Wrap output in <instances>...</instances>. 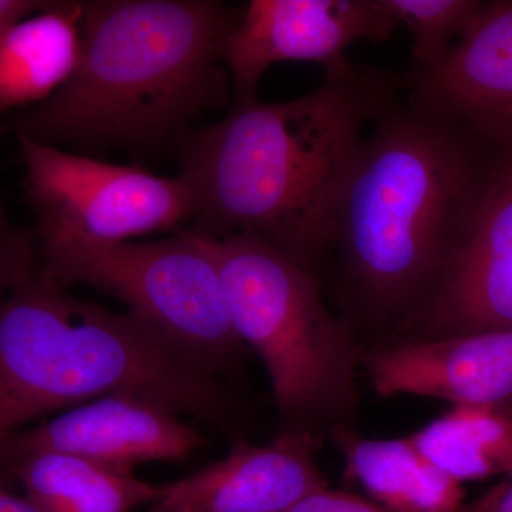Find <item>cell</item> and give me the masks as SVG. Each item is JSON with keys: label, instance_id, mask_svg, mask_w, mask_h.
<instances>
[{"label": "cell", "instance_id": "6da1fadb", "mask_svg": "<svg viewBox=\"0 0 512 512\" xmlns=\"http://www.w3.org/2000/svg\"><path fill=\"white\" fill-rule=\"evenodd\" d=\"M400 94L399 76L352 64L299 99H256L192 128L177 146L194 188L192 229L254 235L318 275L365 130Z\"/></svg>", "mask_w": 512, "mask_h": 512}, {"label": "cell", "instance_id": "7a4b0ae2", "mask_svg": "<svg viewBox=\"0 0 512 512\" xmlns=\"http://www.w3.org/2000/svg\"><path fill=\"white\" fill-rule=\"evenodd\" d=\"M488 146L404 99L370 127L340 194L328 252L353 311L407 328L429 305L504 154L485 156Z\"/></svg>", "mask_w": 512, "mask_h": 512}, {"label": "cell", "instance_id": "3957f363", "mask_svg": "<svg viewBox=\"0 0 512 512\" xmlns=\"http://www.w3.org/2000/svg\"><path fill=\"white\" fill-rule=\"evenodd\" d=\"M76 72L13 123L37 143L148 151L228 100L225 45L241 10L214 0L82 2Z\"/></svg>", "mask_w": 512, "mask_h": 512}, {"label": "cell", "instance_id": "277c9868", "mask_svg": "<svg viewBox=\"0 0 512 512\" xmlns=\"http://www.w3.org/2000/svg\"><path fill=\"white\" fill-rule=\"evenodd\" d=\"M107 396H133L241 433L220 375L131 312L114 313L39 271L0 303V443L29 421Z\"/></svg>", "mask_w": 512, "mask_h": 512}, {"label": "cell", "instance_id": "5b68a950", "mask_svg": "<svg viewBox=\"0 0 512 512\" xmlns=\"http://www.w3.org/2000/svg\"><path fill=\"white\" fill-rule=\"evenodd\" d=\"M207 239L232 328L265 363L289 429L343 424L357 403L359 355L348 326L323 301L319 276L254 235Z\"/></svg>", "mask_w": 512, "mask_h": 512}, {"label": "cell", "instance_id": "8992f818", "mask_svg": "<svg viewBox=\"0 0 512 512\" xmlns=\"http://www.w3.org/2000/svg\"><path fill=\"white\" fill-rule=\"evenodd\" d=\"M39 272L56 285L84 284L126 303L217 375L244 343L232 328L217 259L205 235L190 229L153 242H106L36 227Z\"/></svg>", "mask_w": 512, "mask_h": 512}, {"label": "cell", "instance_id": "52a82bcc", "mask_svg": "<svg viewBox=\"0 0 512 512\" xmlns=\"http://www.w3.org/2000/svg\"><path fill=\"white\" fill-rule=\"evenodd\" d=\"M16 137L37 227L123 242L194 220V188L183 174L160 177L143 168L74 156L22 134Z\"/></svg>", "mask_w": 512, "mask_h": 512}, {"label": "cell", "instance_id": "ba28073f", "mask_svg": "<svg viewBox=\"0 0 512 512\" xmlns=\"http://www.w3.org/2000/svg\"><path fill=\"white\" fill-rule=\"evenodd\" d=\"M397 22L380 0H252L225 45L234 103L258 99L266 70L281 62L322 64L325 73L352 63L346 50L357 42L390 39Z\"/></svg>", "mask_w": 512, "mask_h": 512}, {"label": "cell", "instance_id": "9c48e42d", "mask_svg": "<svg viewBox=\"0 0 512 512\" xmlns=\"http://www.w3.org/2000/svg\"><path fill=\"white\" fill-rule=\"evenodd\" d=\"M407 328L413 339L512 329V148L495 165L436 295Z\"/></svg>", "mask_w": 512, "mask_h": 512}, {"label": "cell", "instance_id": "30bf717a", "mask_svg": "<svg viewBox=\"0 0 512 512\" xmlns=\"http://www.w3.org/2000/svg\"><path fill=\"white\" fill-rule=\"evenodd\" d=\"M178 414L133 396H107L10 434L0 443V477L23 458L66 454L134 471L147 461H173L204 446Z\"/></svg>", "mask_w": 512, "mask_h": 512}, {"label": "cell", "instance_id": "8fae6325", "mask_svg": "<svg viewBox=\"0 0 512 512\" xmlns=\"http://www.w3.org/2000/svg\"><path fill=\"white\" fill-rule=\"evenodd\" d=\"M407 103L512 148V0L484 3L457 45L423 72L400 74Z\"/></svg>", "mask_w": 512, "mask_h": 512}, {"label": "cell", "instance_id": "7c38bea8", "mask_svg": "<svg viewBox=\"0 0 512 512\" xmlns=\"http://www.w3.org/2000/svg\"><path fill=\"white\" fill-rule=\"evenodd\" d=\"M312 431L286 429L268 446L235 440L224 460L164 485L168 512H288L326 487Z\"/></svg>", "mask_w": 512, "mask_h": 512}, {"label": "cell", "instance_id": "4fadbf2b", "mask_svg": "<svg viewBox=\"0 0 512 512\" xmlns=\"http://www.w3.org/2000/svg\"><path fill=\"white\" fill-rule=\"evenodd\" d=\"M380 396L413 394L454 407L512 402V329L440 339H412L363 359Z\"/></svg>", "mask_w": 512, "mask_h": 512}, {"label": "cell", "instance_id": "5bb4252c", "mask_svg": "<svg viewBox=\"0 0 512 512\" xmlns=\"http://www.w3.org/2000/svg\"><path fill=\"white\" fill-rule=\"evenodd\" d=\"M82 2H50L0 40V116L40 104L76 72L82 52Z\"/></svg>", "mask_w": 512, "mask_h": 512}, {"label": "cell", "instance_id": "9a60e30c", "mask_svg": "<svg viewBox=\"0 0 512 512\" xmlns=\"http://www.w3.org/2000/svg\"><path fill=\"white\" fill-rule=\"evenodd\" d=\"M346 458V474L390 512H460L463 488L407 439H363L333 427Z\"/></svg>", "mask_w": 512, "mask_h": 512}, {"label": "cell", "instance_id": "2e32d148", "mask_svg": "<svg viewBox=\"0 0 512 512\" xmlns=\"http://www.w3.org/2000/svg\"><path fill=\"white\" fill-rule=\"evenodd\" d=\"M15 478L39 512H130L157 503L164 485L146 483L133 471L66 454H33L13 464L0 483Z\"/></svg>", "mask_w": 512, "mask_h": 512}, {"label": "cell", "instance_id": "e0dca14e", "mask_svg": "<svg viewBox=\"0 0 512 512\" xmlns=\"http://www.w3.org/2000/svg\"><path fill=\"white\" fill-rule=\"evenodd\" d=\"M416 447L454 480L512 474V406L454 407L416 434Z\"/></svg>", "mask_w": 512, "mask_h": 512}, {"label": "cell", "instance_id": "ac0fdd59", "mask_svg": "<svg viewBox=\"0 0 512 512\" xmlns=\"http://www.w3.org/2000/svg\"><path fill=\"white\" fill-rule=\"evenodd\" d=\"M384 9L412 32V67L423 72L439 63L451 40L461 37L473 23L484 3L476 0H380Z\"/></svg>", "mask_w": 512, "mask_h": 512}, {"label": "cell", "instance_id": "d6986e66", "mask_svg": "<svg viewBox=\"0 0 512 512\" xmlns=\"http://www.w3.org/2000/svg\"><path fill=\"white\" fill-rule=\"evenodd\" d=\"M37 271L35 235L12 227L0 217V303Z\"/></svg>", "mask_w": 512, "mask_h": 512}, {"label": "cell", "instance_id": "ffe728a7", "mask_svg": "<svg viewBox=\"0 0 512 512\" xmlns=\"http://www.w3.org/2000/svg\"><path fill=\"white\" fill-rule=\"evenodd\" d=\"M288 512H390L382 505L363 500L357 495L342 493V491L320 488L309 494L298 504L293 505Z\"/></svg>", "mask_w": 512, "mask_h": 512}, {"label": "cell", "instance_id": "44dd1931", "mask_svg": "<svg viewBox=\"0 0 512 512\" xmlns=\"http://www.w3.org/2000/svg\"><path fill=\"white\" fill-rule=\"evenodd\" d=\"M50 2L43 0H0V40L22 20L46 9Z\"/></svg>", "mask_w": 512, "mask_h": 512}, {"label": "cell", "instance_id": "7402d4cb", "mask_svg": "<svg viewBox=\"0 0 512 512\" xmlns=\"http://www.w3.org/2000/svg\"><path fill=\"white\" fill-rule=\"evenodd\" d=\"M474 512H512V474L485 495Z\"/></svg>", "mask_w": 512, "mask_h": 512}, {"label": "cell", "instance_id": "603a6c76", "mask_svg": "<svg viewBox=\"0 0 512 512\" xmlns=\"http://www.w3.org/2000/svg\"><path fill=\"white\" fill-rule=\"evenodd\" d=\"M0 512H39L28 498L10 494L0 483Z\"/></svg>", "mask_w": 512, "mask_h": 512}, {"label": "cell", "instance_id": "cb8c5ba5", "mask_svg": "<svg viewBox=\"0 0 512 512\" xmlns=\"http://www.w3.org/2000/svg\"><path fill=\"white\" fill-rule=\"evenodd\" d=\"M150 512H168V511H165L163 507H160V505H158L157 503H154V507L151 508Z\"/></svg>", "mask_w": 512, "mask_h": 512}]
</instances>
